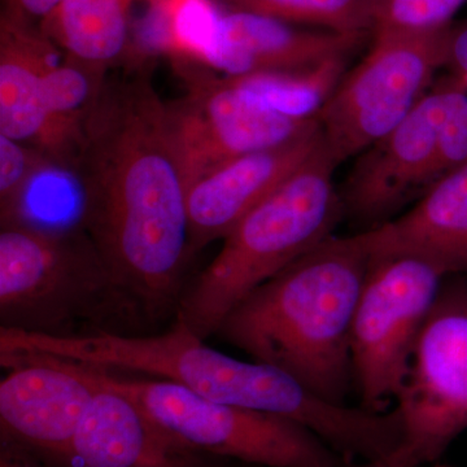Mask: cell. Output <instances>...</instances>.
I'll use <instances>...</instances> for the list:
<instances>
[{"instance_id":"1","label":"cell","mask_w":467,"mask_h":467,"mask_svg":"<svg viewBox=\"0 0 467 467\" xmlns=\"http://www.w3.org/2000/svg\"><path fill=\"white\" fill-rule=\"evenodd\" d=\"M79 225L150 324L177 313L192 260L189 174L152 66L106 77L70 169Z\"/></svg>"},{"instance_id":"2","label":"cell","mask_w":467,"mask_h":467,"mask_svg":"<svg viewBox=\"0 0 467 467\" xmlns=\"http://www.w3.org/2000/svg\"><path fill=\"white\" fill-rule=\"evenodd\" d=\"M371 261L365 233L331 235L252 291L216 335L326 401L347 405L353 318Z\"/></svg>"},{"instance_id":"3","label":"cell","mask_w":467,"mask_h":467,"mask_svg":"<svg viewBox=\"0 0 467 467\" xmlns=\"http://www.w3.org/2000/svg\"><path fill=\"white\" fill-rule=\"evenodd\" d=\"M0 353L48 356L169 380L211 401L288 418L333 447L347 444L358 430V413L349 405L326 401L279 368L211 348L178 321L167 333L150 335L57 337L0 328Z\"/></svg>"},{"instance_id":"4","label":"cell","mask_w":467,"mask_h":467,"mask_svg":"<svg viewBox=\"0 0 467 467\" xmlns=\"http://www.w3.org/2000/svg\"><path fill=\"white\" fill-rule=\"evenodd\" d=\"M150 325L81 226L2 225L0 328L70 337Z\"/></svg>"},{"instance_id":"5","label":"cell","mask_w":467,"mask_h":467,"mask_svg":"<svg viewBox=\"0 0 467 467\" xmlns=\"http://www.w3.org/2000/svg\"><path fill=\"white\" fill-rule=\"evenodd\" d=\"M337 167L322 140L281 186L242 218L216 257L187 284L175 321L208 339L252 291L334 235L344 220L334 182Z\"/></svg>"},{"instance_id":"6","label":"cell","mask_w":467,"mask_h":467,"mask_svg":"<svg viewBox=\"0 0 467 467\" xmlns=\"http://www.w3.org/2000/svg\"><path fill=\"white\" fill-rule=\"evenodd\" d=\"M58 361L85 379L131 399L160 425L208 453L263 467H340L327 442L288 418L211 401L158 378Z\"/></svg>"},{"instance_id":"7","label":"cell","mask_w":467,"mask_h":467,"mask_svg":"<svg viewBox=\"0 0 467 467\" xmlns=\"http://www.w3.org/2000/svg\"><path fill=\"white\" fill-rule=\"evenodd\" d=\"M374 33L370 51L342 77L316 113L337 167L400 124L431 90L447 57L450 26Z\"/></svg>"},{"instance_id":"8","label":"cell","mask_w":467,"mask_h":467,"mask_svg":"<svg viewBox=\"0 0 467 467\" xmlns=\"http://www.w3.org/2000/svg\"><path fill=\"white\" fill-rule=\"evenodd\" d=\"M445 276L410 256L371 261L353 318L350 353L361 407L384 411L407 377L418 335Z\"/></svg>"},{"instance_id":"9","label":"cell","mask_w":467,"mask_h":467,"mask_svg":"<svg viewBox=\"0 0 467 467\" xmlns=\"http://www.w3.org/2000/svg\"><path fill=\"white\" fill-rule=\"evenodd\" d=\"M414 467L438 460L467 429V284L441 285L396 398Z\"/></svg>"},{"instance_id":"10","label":"cell","mask_w":467,"mask_h":467,"mask_svg":"<svg viewBox=\"0 0 467 467\" xmlns=\"http://www.w3.org/2000/svg\"><path fill=\"white\" fill-rule=\"evenodd\" d=\"M171 63L184 95L168 103L169 116L190 183L233 160L291 142L317 122L275 109L202 61Z\"/></svg>"},{"instance_id":"11","label":"cell","mask_w":467,"mask_h":467,"mask_svg":"<svg viewBox=\"0 0 467 467\" xmlns=\"http://www.w3.org/2000/svg\"><path fill=\"white\" fill-rule=\"evenodd\" d=\"M451 95V86L434 84L400 124L359 153L339 192L356 233L398 217L444 175L441 131Z\"/></svg>"},{"instance_id":"12","label":"cell","mask_w":467,"mask_h":467,"mask_svg":"<svg viewBox=\"0 0 467 467\" xmlns=\"http://www.w3.org/2000/svg\"><path fill=\"white\" fill-rule=\"evenodd\" d=\"M2 442L47 467L66 466L98 387L57 358L29 353L0 355Z\"/></svg>"},{"instance_id":"13","label":"cell","mask_w":467,"mask_h":467,"mask_svg":"<svg viewBox=\"0 0 467 467\" xmlns=\"http://www.w3.org/2000/svg\"><path fill=\"white\" fill-rule=\"evenodd\" d=\"M57 60V46L39 27L0 15V135L70 171L82 125L60 121L48 107L42 75Z\"/></svg>"},{"instance_id":"14","label":"cell","mask_w":467,"mask_h":467,"mask_svg":"<svg viewBox=\"0 0 467 467\" xmlns=\"http://www.w3.org/2000/svg\"><path fill=\"white\" fill-rule=\"evenodd\" d=\"M362 38L303 30L275 18L225 9L204 63L235 78L309 76L346 64Z\"/></svg>"},{"instance_id":"15","label":"cell","mask_w":467,"mask_h":467,"mask_svg":"<svg viewBox=\"0 0 467 467\" xmlns=\"http://www.w3.org/2000/svg\"><path fill=\"white\" fill-rule=\"evenodd\" d=\"M95 386L64 467H230L229 460L178 438L131 399Z\"/></svg>"},{"instance_id":"16","label":"cell","mask_w":467,"mask_h":467,"mask_svg":"<svg viewBox=\"0 0 467 467\" xmlns=\"http://www.w3.org/2000/svg\"><path fill=\"white\" fill-rule=\"evenodd\" d=\"M318 121L291 142L226 162L192 181L187 192L192 257L225 239L245 214L275 192L321 144Z\"/></svg>"},{"instance_id":"17","label":"cell","mask_w":467,"mask_h":467,"mask_svg":"<svg viewBox=\"0 0 467 467\" xmlns=\"http://www.w3.org/2000/svg\"><path fill=\"white\" fill-rule=\"evenodd\" d=\"M362 233L373 259L410 256L444 276L467 275V162L442 175L398 217Z\"/></svg>"},{"instance_id":"18","label":"cell","mask_w":467,"mask_h":467,"mask_svg":"<svg viewBox=\"0 0 467 467\" xmlns=\"http://www.w3.org/2000/svg\"><path fill=\"white\" fill-rule=\"evenodd\" d=\"M39 29L67 60L99 75L130 63L128 0H61Z\"/></svg>"},{"instance_id":"19","label":"cell","mask_w":467,"mask_h":467,"mask_svg":"<svg viewBox=\"0 0 467 467\" xmlns=\"http://www.w3.org/2000/svg\"><path fill=\"white\" fill-rule=\"evenodd\" d=\"M226 11L250 12L284 23L364 36L376 27L379 0H218Z\"/></svg>"},{"instance_id":"20","label":"cell","mask_w":467,"mask_h":467,"mask_svg":"<svg viewBox=\"0 0 467 467\" xmlns=\"http://www.w3.org/2000/svg\"><path fill=\"white\" fill-rule=\"evenodd\" d=\"M47 161L26 144L0 135V217L2 225L21 221L34 175Z\"/></svg>"},{"instance_id":"21","label":"cell","mask_w":467,"mask_h":467,"mask_svg":"<svg viewBox=\"0 0 467 467\" xmlns=\"http://www.w3.org/2000/svg\"><path fill=\"white\" fill-rule=\"evenodd\" d=\"M466 0H379L376 29L429 32L448 26Z\"/></svg>"},{"instance_id":"22","label":"cell","mask_w":467,"mask_h":467,"mask_svg":"<svg viewBox=\"0 0 467 467\" xmlns=\"http://www.w3.org/2000/svg\"><path fill=\"white\" fill-rule=\"evenodd\" d=\"M444 67L450 73L441 82L467 92V24L451 30Z\"/></svg>"},{"instance_id":"23","label":"cell","mask_w":467,"mask_h":467,"mask_svg":"<svg viewBox=\"0 0 467 467\" xmlns=\"http://www.w3.org/2000/svg\"><path fill=\"white\" fill-rule=\"evenodd\" d=\"M2 14L39 27L61 0H2Z\"/></svg>"},{"instance_id":"24","label":"cell","mask_w":467,"mask_h":467,"mask_svg":"<svg viewBox=\"0 0 467 467\" xmlns=\"http://www.w3.org/2000/svg\"><path fill=\"white\" fill-rule=\"evenodd\" d=\"M0 467H47L27 454L26 451L18 450L12 445L2 442L0 447Z\"/></svg>"},{"instance_id":"25","label":"cell","mask_w":467,"mask_h":467,"mask_svg":"<svg viewBox=\"0 0 467 467\" xmlns=\"http://www.w3.org/2000/svg\"><path fill=\"white\" fill-rule=\"evenodd\" d=\"M350 467H414L407 460V457L402 456L400 451H396L391 456L387 459L377 460V461H365L364 463L358 466Z\"/></svg>"},{"instance_id":"26","label":"cell","mask_w":467,"mask_h":467,"mask_svg":"<svg viewBox=\"0 0 467 467\" xmlns=\"http://www.w3.org/2000/svg\"><path fill=\"white\" fill-rule=\"evenodd\" d=\"M435 467H447V466H441H441H435Z\"/></svg>"}]
</instances>
